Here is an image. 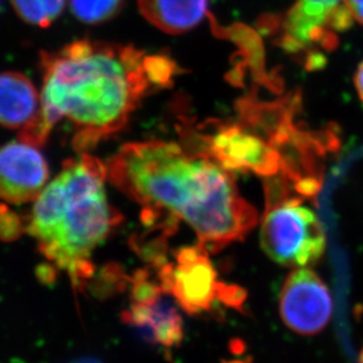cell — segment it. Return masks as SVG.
<instances>
[{
  "instance_id": "6da1fadb",
  "label": "cell",
  "mask_w": 363,
  "mask_h": 363,
  "mask_svg": "<svg viewBox=\"0 0 363 363\" xmlns=\"http://www.w3.org/2000/svg\"><path fill=\"white\" fill-rule=\"evenodd\" d=\"M42 106L19 140L42 147L55 126L71 124V145L84 154L121 133L147 94L172 84L179 67L131 45L78 39L40 52Z\"/></svg>"
},
{
  "instance_id": "7a4b0ae2",
  "label": "cell",
  "mask_w": 363,
  "mask_h": 363,
  "mask_svg": "<svg viewBox=\"0 0 363 363\" xmlns=\"http://www.w3.org/2000/svg\"><path fill=\"white\" fill-rule=\"evenodd\" d=\"M106 169L112 184L142 206L145 225L164 238L183 220L201 247L218 252L242 241L259 222L230 172L174 142L125 144Z\"/></svg>"
},
{
  "instance_id": "3957f363",
  "label": "cell",
  "mask_w": 363,
  "mask_h": 363,
  "mask_svg": "<svg viewBox=\"0 0 363 363\" xmlns=\"http://www.w3.org/2000/svg\"><path fill=\"white\" fill-rule=\"evenodd\" d=\"M106 179V165L92 155L67 160L24 217L39 252L74 286L94 274L92 254L123 220L108 202Z\"/></svg>"
},
{
  "instance_id": "277c9868",
  "label": "cell",
  "mask_w": 363,
  "mask_h": 363,
  "mask_svg": "<svg viewBox=\"0 0 363 363\" xmlns=\"http://www.w3.org/2000/svg\"><path fill=\"white\" fill-rule=\"evenodd\" d=\"M267 182L266 211L261 220V245L279 266L306 268L325 250V234L314 210L295 185L275 176Z\"/></svg>"
},
{
  "instance_id": "5b68a950",
  "label": "cell",
  "mask_w": 363,
  "mask_h": 363,
  "mask_svg": "<svg viewBox=\"0 0 363 363\" xmlns=\"http://www.w3.org/2000/svg\"><path fill=\"white\" fill-rule=\"evenodd\" d=\"M195 143L190 150L216 162L230 172H250L266 179L283 175L286 161L266 133L238 118V122H213L199 133H185Z\"/></svg>"
},
{
  "instance_id": "8992f818",
  "label": "cell",
  "mask_w": 363,
  "mask_h": 363,
  "mask_svg": "<svg viewBox=\"0 0 363 363\" xmlns=\"http://www.w3.org/2000/svg\"><path fill=\"white\" fill-rule=\"evenodd\" d=\"M154 267L165 293L188 314L208 313L217 301L238 309L245 302V293L240 286L220 282L209 252L199 245L179 249L174 262L164 257Z\"/></svg>"
},
{
  "instance_id": "52a82bcc",
  "label": "cell",
  "mask_w": 363,
  "mask_h": 363,
  "mask_svg": "<svg viewBox=\"0 0 363 363\" xmlns=\"http://www.w3.org/2000/svg\"><path fill=\"white\" fill-rule=\"evenodd\" d=\"M131 303L123 318L133 325L149 342L172 350L181 345L184 337L183 318L179 304L169 300L158 281L149 270H138L133 276Z\"/></svg>"
},
{
  "instance_id": "ba28073f",
  "label": "cell",
  "mask_w": 363,
  "mask_h": 363,
  "mask_svg": "<svg viewBox=\"0 0 363 363\" xmlns=\"http://www.w3.org/2000/svg\"><path fill=\"white\" fill-rule=\"evenodd\" d=\"M279 311L290 330L301 335H315L321 333L332 318V294L316 272L297 268L283 283Z\"/></svg>"
},
{
  "instance_id": "9c48e42d",
  "label": "cell",
  "mask_w": 363,
  "mask_h": 363,
  "mask_svg": "<svg viewBox=\"0 0 363 363\" xmlns=\"http://www.w3.org/2000/svg\"><path fill=\"white\" fill-rule=\"evenodd\" d=\"M49 177V165L38 147L19 140L0 147V199L4 202H35Z\"/></svg>"
},
{
  "instance_id": "30bf717a",
  "label": "cell",
  "mask_w": 363,
  "mask_h": 363,
  "mask_svg": "<svg viewBox=\"0 0 363 363\" xmlns=\"http://www.w3.org/2000/svg\"><path fill=\"white\" fill-rule=\"evenodd\" d=\"M40 106L42 96L25 74L0 72V125L21 130L37 117Z\"/></svg>"
},
{
  "instance_id": "8fae6325",
  "label": "cell",
  "mask_w": 363,
  "mask_h": 363,
  "mask_svg": "<svg viewBox=\"0 0 363 363\" xmlns=\"http://www.w3.org/2000/svg\"><path fill=\"white\" fill-rule=\"evenodd\" d=\"M209 0H138L143 17L155 28L179 35L196 28L208 14Z\"/></svg>"
},
{
  "instance_id": "7c38bea8",
  "label": "cell",
  "mask_w": 363,
  "mask_h": 363,
  "mask_svg": "<svg viewBox=\"0 0 363 363\" xmlns=\"http://www.w3.org/2000/svg\"><path fill=\"white\" fill-rule=\"evenodd\" d=\"M291 7L308 21L336 33L353 24L354 18L343 0H297Z\"/></svg>"
},
{
  "instance_id": "4fadbf2b",
  "label": "cell",
  "mask_w": 363,
  "mask_h": 363,
  "mask_svg": "<svg viewBox=\"0 0 363 363\" xmlns=\"http://www.w3.org/2000/svg\"><path fill=\"white\" fill-rule=\"evenodd\" d=\"M18 17L30 25L49 28L63 13L67 0H11Z\"/></svg>"
},
{
  "instance_id": "5bb4252c",
  "label": "cell",
  "mask_w": 363,
  "mask_h": 363,
  "mask_svg": "<svg viewBox=\"0 0 363 363\" xmlns=\"http://www.w3.org/2000/svg\"><path fill=\"white\" fill-rule=\"evenodd\" d=\"M126 3L128 0H70V7L78 21L99 25L121 13Z\"/></svg>"
},
{
  "instance_id": "9a60e30c",
  "label": "cell",
  "mask_w": 363,
  "mask_h": 363,
  "mask_svg": "<svg viewBox=\"0 0 363 363\" xmlns=\"http://www.w3.org/2000/svg\"><path fill=\"white\" fill-rule=\"evenodd\" d=\"M24 230V217L14 213L5 204H0V238L10 241L19 238Z\"/></svg>"
},
{
  "instance_id": "2e32d148",
  "label": "cell",
  "mask_w": 363,
  "mask_h": 363,
  "mask_svg": "<svg viewBox=\"0 0 363 363\" xmlns=\"http://www.w3.org/2000/svg\"><path fill=\"white\" fill-rule=\"evenodd\" d=\"M354 21L363 25V0H343Z\"/></svg>"
},
{
  "instance_id": "e0dca14e",
  "label": "cell",
  "mask_w": 363,
  "mask_h": 363,
  "mask_svg": "<svg viewBox=\"0 0 363 363\" xmlns=\"http://www.w3.org/2000/svg\"><path fill=\"white\" fill-rule=\"evenodd\" d=\"M354 84H355V88H357V94H359V97H360L363 103V62L359 65L357 72H355Z\"/></svg>"
},
{
  "instance_id": "ac0fdd59",
  "label": "cell",
  "mask_w": 363,
  "mask_h": 363,
  "mask_svg": "<svg viewBox=\"0 0 363 363\" xmlns=\"http://www.w3.org/2000/svg\"><path fill=\"white\" fill-rule=\"evenodd\" d=\"M77 363H98L96 362V361H79V362Z\"/></svg>"
},
{
  "instance_id": "d6986e66",
  "label": "cell",
  "mask_w": 363,
  "mask_h": 363,
  "mask_svg": "<svg viewBox=\"0 0 363 363\" xmlns=\"http://www.w3.org/2000/svg\"><path fill=\"white\" fill-rule=\"evenodd\" d=\"M360 360H361V363H363V350H362V352H361Z\"/></svg>"
}]
</instances>
